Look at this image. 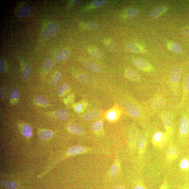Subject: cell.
Returning a JSON list of instances; mask_svg holds the SVG:
<instances>
[{
    "label": "cell",
    "mask_w": 189,
    "mask_h": 189,
    "mask_svg": "<svg viewBox=\"0 0 189 189\" xmlns=\"http://www.w3.org/2000/svg\"><path fill=\"white\" fill-rule=\"evenodd\" d=\"M122 105L124 109L129 115L140 120L145 126H147L150 116L148 114L144 103L135 104L130 101L125 100L122 102Z\"/></svg>",
    "instance_id": "obj_1"
},
{
    "label": "cell",
    "mask_w": 189,
    "mask_h": 189,
    "mask_svg": "<svg viewBox=\"0 0 189 189\" xmlns=\"http://www.w3.org/2000/svg\"><path fill=\"white\" fill-rule=\"evenodd\" d=\"M167 101L165 94L162 91L156 93L147 102L145 103L148 114L150 116L162 110L166 106Z\"/></svg>",
    "instance_id": "obj_2"
},
{
    "label": "cell",
    "mask_w": 189,
    "mask_h": 189,
    "mask_svg": "<svg viewBox=\"0 0 189 189\" xmlns=\"http://www.w3.org/2000/svg\"><path fill=\"white\" fill-rule=\"evenodd\" d=\"M181 75V70L178 66L174 67L170 73V82L169 86L172 93L175 96H177L179 94Z\"/></svg>",
    "instance_id": "obj_3"
},
{
    "label": "cell",
    "mask_w": 189,
    "mask_h": 189,
    "mask_svg": "<svg viewBox=\"0 0 189 189\" xmlns=\"http://www.w3.org/2000/svg\"><path fill=\"white\" fill-rule=\"evenodd\" d=\"M160 117L163 123L165 132L171 139L173 134V116L170 111L163 110L160 113Z\"/></svg>",
    "instance_id": "obj_4"
},
{
    "label": "cell",
    "mask_w": 189,
    "mask_h": 189,
    "mask_svg": "<svg viewBox=\"0 0 189 189\" xmlns=\"http://www.w3.org/2000/svg\"><path fill=\"white\" fill-rule=\"evenodd\" d=\"M169 138L165 132L157 131L153 134L152 137V142L156 147L163 148L165 146Z\"/></svg>",
    "instance_id": "obj_5"
},
{
    "label": "cell",
    "mask_w": 189,
    "mask_h": 189,
    "mask_svg": "<svg viewBox=\"0 0 189 189\" xmlns=\"http://www.w3.org/2000/svg\"><path fill=\"white\" fill-rule=\"evenodd\" d=\"M188 112L183 113L180 121L179 133L180 138L185 139L188 134Z\"/></svg>",
    "instance_id": "obj_6"
},
{
    "label": "cell",
    "mask_w": 189,
    "mask_h": 189,
    "mask_svg": "<svg viewBox=\"0 0 189 189\" xmlns=\"http://www.w3.org/2000/svg\"><path fill=\"white\" fill-rule=\"evenodd\" d=\"M148 132L146 130L140 133L138 137L137 145L140 154H142L145 150L147 144Z\"/></svg>",
    "instance_id": "obj_7"
},
{
    "label": "cell",
    "mask_w": 189,
    "mask_h": 189,
    "mask_svg": "<svg viewBox=\"0 0 189 189\" xmlns=\"http://www.w3.org/2000/svg\"><path fill=\"white\" fill-rule=\"evenodd\" d=\"M58 30V27L54 23L48 24L43 32L42 35L46 40H49L52 38Z\"/></svg>",
    "instance_id": "obj_8"
},
{
    "label": "cell",
    "mask_w": 189,
    "mask_h": 189,
    "mask_svg": "<svg viewBox=\"0 0 189 189\" xmlns=\"http://www.w3.org/2000/svg\"><path fill=\"white\" fill-rule=\"evenodd\" d=\"M134 64L138 68L146 72H151L153 71V67L148 62L143 59H137L134 61Z\"/></svg>",
    "instance_id": "obj_9"
},
{
    "label": "cell",
    "mask_w": 189,
    "mask_h": 189,
    "mask_svg": "<svg viewBox=\"0 0 189 189\" xmlns=\"http://www.w3.org/2000/svg\"><path fill=\"white\" fill-rule=\"evenodd\" d=\"M189 94V74L185 78L183 88L182 96V101L180 103V106L182 107L185 104L186 99L188 98Z\"/></svg>",
    "instance_id": "obj_10"
},
{
    "label": "cell",
    "mask_w": 189,
    "mask_h": 189,
    "mask_svg": "<svg viewBox=\"0 0 189 189\" xmlns=\"http://www.w3.org/2000/svg\"><path fill=\"white\" fill-rule=\"evenodd\" d=\"M179 151L175 146L170 147L167 150L166 158L169 161H173L176 159L179 155Z\"/></svg>",
    "instance_id": "obj_11"
},
{
    "label": "cell",
    "mask_w": 189,
    "mask_h": 189,
    "mask_svg": "<svg viewBox=\"0 0 189 189\" xmlns=\"http://www.w3.org/2000/svg\"><path fill=\"white\" fill-rule=\"evenodd\" d=\"M33 11V8L29 5H24L21 8L18 12L17 15L19 18H23L31 14Z\"/></svg>",
    "instance_id": "obj_12"
},
{
    "label": "cell",
    "mask_w": 189,
    "mask_h": 189,
    "mask_svg": "<svg viewBox=\"0 0 189 189\" xmlns=\"http://www.w3.org/2000/svg\"><path fill=\"white\" fill-rule=\"evenodd\" d=\"M85 147L82 145L74 146L70 147L68 150V153L71 155H75L80 154L85 152Z\"/></svg>",
    "instance_id": "obj_13"
},
{
    "label": "cell",
    "mask_w": 189,
    "mask_h": 189,
    "mask_svg": "<svg viewBox=\"0 0 189 189\" xmlns=\"http://www.w3.org/2000/svg\"><path fill=\"white\" fill-rule=\"evenodd\" d=\"M125 77L129 80L138 81L140 80L139 75L134 70L130 69H126L125 71Z\"/></svg>",
    "instance_id": "obj_14"
},
{
    "label": "cell",
    "mask_w": 189,
    "mask_h": 189,
    "mask_svg": "<svg viewBox=\"0 0 189 189\" xmlns=\"http://www.w3.org/2000/svg\"><path fill=\"white\" fill-rule=\"evenodd\" d=\"M69 53L68 51L63 50L59 51L56 54L55 58L56 60L59 62H63L68 59Z\"/></svg>",
    "instance_id": "obj_15"
},
{
    "label": "cell",
    "mask_w": 189,
    "mask_h": 189,
    "mask_svg": "<svg viewBox=\"0 0 189 189\" xmlns=\"http://www.w3.org/2000/svg\"><path fill=\"white\" fill-rule=\"evenodd\" d=\"M78 80L81 82L86 85H91L94 82V78L90 76L81 74L78 77Z\"/></svg>",
    "instance_id": "obj_16"
},
{
    "label": "cell",
    "mask_w": 189,
    "mask_h": 189,
    "mask_svg": "<svg viewBox=\"0 0 189 189\" xmlns=\"http://www.w3.org/2000/svg\"><path fill=\"white\" fill-rule=\"evenodd\" d=\"M69 130L72 133L76 134H82L83 130L82 127L77 124L72 123L68 126Z\"/></svg>",
    "instance_id": "obj_17"
},
{
    "label": "cell",
    "mask_w": 189,
    "mask_h": 189,
    "mask_svg": "<svg viewBox=\"0 0 189 189\" xmlns=\"http://www.w3.org/2000/svg\"><path fill=\"white\" fill-rule=\"evenodd\" d=\"M34 101L35 103L39 106L46 107L49 104V102L48 100L42 95H37L35 97Z\"/></svg>",
    "instance_id": "obj_18"
},
{
    "label": "cell",
    "mask_w": 189,
    "mask_h": 189,
    "mask_svg": "<svg viewBox=\"0 0 189 189\" xmlns=\"http://www.w3.org/2000/svg\"><path fill=\"white\" fill-rule=\"evenodd\" d=\"M126 49L132 52L139 53L141 52V49L134 43L129 42L125 45Z\"/></svg>",
    "instance_id": "obj_19"
},
{
    "label": "cell",
    "mask_w": 189,
    "mask_h": 189,
    "mask_svg": "<svg viewBox=\"0 0 189 189\" xmlns=\"http://www.w3.org/2000/svg\"><path fill=\"white\" fill-rule=\"evenodd\" d=\"M165 10V8L162 6L156 7L153 9L150 13L149 15L152 18H156L160 16Z\"/></svg>",
    "instance_id": "obj_20"
},
{
    "label": "cell",
    "mask_w": 189,
    "mask_h": 189,
    "mask_svg": "<svg viewBox=\"0 0 189 189\" xmlns=\"http://www.w3.org/2000/svg\"><path fill=\"white\" fill-rule=\"evenodd\" d=\"M55 116L59 119L64 120L68 118V112L66 109H59L55 112Z\"/></svg>",
    "instance_id": "obj_21"
},
{
    "label": "cell",
    "mask_w": 189,
    "mask_h": 189,
    "mask_svg": "<svg viewBox=\"0 0 189 189\" xmlns=\"http://www.w3.org/2000/svg\"><path fill=\"white\" fill-rule=\"evenodd\" d=\"M55 64V62L52 59L47 58L43 62V68L45 71L49 72L53 68Z\"/></svg>",
    "instance_id": "obj_22"
},
{
    "label": "cell",
    "mask_w": 189,
    "mask_h": 189,
    "mask_svg": "<svg viewBox=\"0 0 189 189\" xmlns=\"http://www.w3.org/2000/svg\"><path fill=\"white\" fill-rule=\"evenodd\" d=\"M53 133L52 131L49 130H46L41 132L39 134V138L41 140L49 139L53 136Z\"/></svg>",
    "instance_id": "obj_23"
},
{
    "label": "cell",
    "mask_w": 189,
    "mask_h": 189,
    "mask_svg": "<svg viewBox=\"0 0 189 189\" xmlns=\"http://www.w3.org/2000/svg\"><path fill=\"white\" fill-rule=\"evenodd\" d=\"M86 66L91 71L99 73L101 71V67L98 64L91 62H87L86 64Z\"/></svg>",
    "instance_id": "obj_24"
},
{
    "label": "cell",
    "mask_w": 189,
    "mask_h": 189,
    "mask_svg": "<svg viewBox=\"0 0 189 189\" xmlns=\"http://www.w3.org/2000/svg\"><path fill=\"white\" fill-rule=\"evenodd\" d=\"M1 183L4 187L9 189H15L18 186L17 183L11 180L2 181Z\"/></svg>",
    "instance_id": "obj_25"
},
{
    "label": "cell",
    "mask_w": 189,
    "mask_h": 189,
    "mask_svg": "<svg viewBox=\"0 0 189 189\" xmlns=\"http://www.w3.org/2000/svg\"><path fill=\"white\" fill-rule=\"evenodd\" d=\"M170 49L175 53L182 54L183 52L182 48L178 43L176 42H173L170 46Z\"/></svg>",
    "instance_id": "obj_26"
},
{
    "label": "cell",
    "mask_w": 189,
    "mask_h": 189,
    "mask_svg": "<svg viewBox=\"0 0 189 189\" xmlns=\"http://www.w3.org/2000/svg\"><path fill=\"white\" fill-rule=\"evenodd\" d=\"M119 172V167L117 163L113 164L109 172V176L112 178H115L117 176Z\"/></svg>",
    "instance_id": "obj_27"
},
{
    "label": "cell",
    "mask_w": 189,
    "mask_h": 189,
    "mask_svg": "<svg viewBox=\"0 0 189 189\" xmlns=\"http://www.w3.org/2000/svg\"><path fill=\"white\" fill-rule=\"evenodd\" d=\"M31 74V67L28 65L26 64L24 67L22 72V75L24 79L29 80L30 79Z\"/></svg>",
    "instance_id": "obj_28"
},
{
    "label": "cell",
    "mask_w": 189,
    "mask_h": 189,
    "mask_svg": "<svg viewBox=\"0 0 189 189\" xmlns=\"http://www.w3.org/2000/svg\"><path fill=\"white\" fill-rule=\"evenodd\" d=\"M99 113L96 112H91L86 113L83 116V117L85 120L90 121L98 117Z\"/></svg>",
    "instance_id": "obj_29"
},
{
    "label": "cell",
    "mask_w": 189,
    "mask_h": 189,
    "mask_svg": "<svg viewBox=\"0 0 189 189\" xmlns=\"http://www.w3.org/2000/svg\"><path fill=\"white\" fill-rule=\"evenodd\" d=\"M22 132L23 135L26 138L31 137L32 134V129L31 126L25 125L23 126Z\"/></svg>",
    "instance_id": "obj_30"
},
{
    "label": "cell",
    "mask_w": 189,
    "mask_h": 189,
    "mask_svg": "<svg viewBox=\"0 0 189 189\" xmlns=\"http://www.w3.org/2000/svg\"><path fill=\"white\" fill-rule=\"evenodd\" d=\"M179 168L183 171L189 169V159L187 158H183L179 164Z\"/></svg>",
    "instance_id": "obj_31"
},
{
    "label": "cell",
    "mask_w": 189,
    "mask_h": 189,
    "mask_svg": "<svg viewBox=\"0 0 189 189\" xmlns=\"http://www.w3.org/2000/svg\"><path fill=\"white\" fill-rule=\"evenodd\" d=\"M69 87L67 83L62 84L57 90V93L59 96H62L64 95L65 92L68 90Z\"/></svg>",
    "instance_id": "obj_32"
},
{
    "label": "cell",
    "mask_w": 189,
    "mask_h": 189,
    "mask_svg": "<svg viewBox=\"0 0 189 189\" xmlns=\"http://www.w3.org/2000/svg\"><path fill=\"white\" fill-rule=\"evenodd\" d=\"M138 10L135 8H132L129 9L126 13L127 17L129 19L135 18L138 15Z\"/></svg>",
    "instance_id": "obj_33"
},
{
    "label": "cell",
    "mask_w": 189,
    "mask_h": 189,
    "mask_svg": "<svg viewBox=\"0 0 189 189\" xmlns=\"http://www.w3.org/2000/svg\"><path fill=\"white\" fill-rule=\"evenodd\" d=\"M20 96V92L18 89L15 88L10 93L9 98L11 100H15L17 99Z\"/></svg>",
    "instance_id": "obj_34"
},
{
    "label": "cell",
    "mask_w": 189,
    "mask_h": 189,
    "mask_svg": "<svg viewBox=\"0 0 189 189\" xmlns=\"http://www.w3.org/2000/svg\"><path fill=\"white\" fill-rule=\"evenodd\" d=\"M62 78V76L60 73L57 72L56 73L55 77L51 82V85L52 86H55L60 82Z\"/></svg>",
    "instance_id": "obj_35"
},
{
    "label": "cell",
    "mask_w": 189,
    "mask_h": 189,
    "mask_svg": "<svg viewBox=\"0 0 189 189\" xmlns=\"http://www.w3.org/2000/svg\"><path fill=\"white\" fill-rule=\"evenodd\" d=\"M103 125V123L102 121H96L92 124L91 128L94 131H98L102 128Z\"/></svg>",
    "instance_id": "obj_36"
},
{
    "label": "cell",
    "mask_w": 189,
    "mask_h": 189,
    "mask_svg": "<svg viewBox=\"0 0 189 189\" xmlns=\"http://www.w3.org/2000/svg\"><path fill=\"white\" fill-rule=\"evenodd\" d=\"M90 55L93 58L99 59L102 58L103 54L98 49L92 50L90 52Z\"/></svg>",
    "instance_id": "obj_37"
},
{
    "label": "cell",
    "mask_w": 189,
    "mask_h": 189,
    "mask_svg": "<svg viewBox=\"0 0 189 189\" xmlns=\"http://www.w3.org/2000/svg\"><path fill=\"white\" fill-rule=\"evenodd\" d=\"M107 47L110 50L114 51L116 49L117 45L114 42L111 40H108L106 41Z\"/></svg>",
    "instance_id": "obj_38"
},
{
    "label": "cell",
    "mask_w": 189,
    "mask_h": 189,
    "mask_svg": "<svg viewBox=\"0 0 189 189\" xmlns=\"http://www.w3.org/2000/svg\"><path fill=\"white\" fill-rule=\"evenodd\" d=\"M108 2V1L106 0H96L93 1L92 4L94 7H99L104 6Z\"/></svg>",
    "instance_id": "obj_39"
},
{
    "label": "cell",
    "mask_w": 189,
    "mask_h": 189,
    "mask_svg": "<svg viewBox=\"0 0 189 189\" xmlns=\"http://www.w3.org/2000/svg\"><path fill=\"white\" fill-rule=\"evenodd\" d=\"M87 28L90 29H96L100 27V25L99 24L95 23H88L87 24Z\"/></svg>",
    "instance_id": "obj_40"
},
{
    "label": "cell",
    "mask_w": 189,
    "mask_h": 189,
    "mask_svg": "<svg viewBox=\"0 0 189 189\" xmlns=\"http://www.w3.org/2000/svg\"><path fill=\"white\" fill-rule=\"evenodd\" d=\"M108 118L109 120H113L115 119L117 117V113L114 111L110 112L108 113Z\"/></svg>",
    "instance_id": "obj_41"
},
{
    "label": "cell",
    "mask_w": 189,
    "mask_h": 189,
    "mask_svg": "<svg viewBox=\"0 0 189 189\" xmlns=\"http://www.w3.org/2000/svg\"><path fill=\"white\" fill-rule=\"evenodd\" d=\"M159 189H169L168 183L166 179L164 180Z\"/></svg>",
    "instance_id": "obj_42"
},
{
    "label": "cell",
    "mask_w": 189,
    "mask_h": 189,
    "mask_svg": "<svg viewBox=\"0 0 189 189\" xmlns=\"http://www.w3.org/2000/svg\"><path fill=\"white\" fill-rule=\"evenodd\" d=\"M75 112L77 113L81 112L83 110V107L81 104H78L75 109Z\"/></svg>",
    "instance_id": "obj_43"
},
{
    "label": "cell",
    "mask_w": 189,
    "mask_h": 189,
    "mask_svg": "<svg viewBox=\"0 0 189 189\" xmlns=\"http://www.w3.org/2000/svg\"><path fill=\"white\" fill-rule=\"evenodd\" d=\"M182 32L185 36L189 39V28L185 27L183 28Z\"/></svg>",
    "instance_id": "obj_44"
},
{
    "label": "cell",
    "mask_w": 189,
    "mask_h": 189,
    "mask_svg": "<svg viewBox=\"0 0 189 189\" xmlns=\"http://www.w3.org/2000/svg\"><path fill=\"white\" fill-rule=\"evenodd\" d=\"M5 67L4 61L1 59H0V71L3 73L5 71Z\"/></svg>",
    "instance_id": "obj_45"
},
{
    "label": "cell",
    "mask_w": 189,
    "mask_h": 189,
    "mask_svg": "<svg viewBox=\"0 0 189 189\" xmlns=\"http://www.w3.org/2000/svg\"><path fill=\"white\" fill-rule=\"evenodd\" d=\"M5 89L2 87L1 89V99H2L3 98L4 94H5Z\"/></svg>",
    "instance_id": "obj_46"
},
{
    "label": "cell",
    "mask_w": 189,
    "mask_h": 189,
    "mask_svg": "<svg viewBox=\"0 0 189 189\" xmlns=\"http://www.w3.org/2000/svg\"><path fill=\"white\" fill-rule=\"evenodd\" d=\"M113 189H126L123 186L121 185L116 186Z\"/></svg>",
    "instance_id": "obj_47"
},
{
    "label": "cell",
    "mask_w": 189,
    "mask_h": 189,
    "mask_svg": "<svg viewBox=\"0 0 189 189\" xmlns=\"http://www.w3.org/2000/svg\"><path fill=\"white\" fill-rule=\"evenodd\" d=\"M78 1H73V4H77V2H78Z\"/></svg>",
    "instance_id": "obj_48"
},
{
    "label": "cell",
    "mask_w": 189,
    "mask_h": 189,
    "mask_svg": "<svg viewBox=\"0 0 189 189\" xmlns=\"http://www.w3.org/2000/svg\"><path fill=\"white\" fill-rule=\"evenodd\" d=\"M188 134L189 135V112H188Z\"/></svg>",
    "instance_id": "obj_49"
},
{
    "label": "cell",
    "mask_w": 189,
    "mask_h": 189,
    "mask_svg": "<svg viewBox=\"0 0 189 189\" xmlns=\"http://www.w3.org/2000/svg\"><path fill=\"white\" fill-rule=\"evenodd\" d=\"M182 189H189V187H186L185 188H183Z\"/></svg>",
    "instance_id": "obj_50"
}]
</instances>
